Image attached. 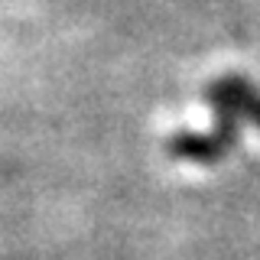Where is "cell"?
I'll return each instance as SVG.
<instances>
[{"label":"cell","instance_id":"obj_2","mask_svg":"<svg viewBox=\"0 0 260 260\" xmlns=\"http://www.w3.org/2000/svg\"><path fill=\"white\" fill-rule=\"evenodd\" d=\"M205 101L224 104L241 120H250L260 130V88L254 81H247V75H221L218 81H211L205 88Z\"/></svg>","mask_w":260,"mask_h":260},{"label":"cell","instance_id":"obj_1","mask_svg":"<svg viewBox=\"0 0 260 260\" xmlns=\"http://www.w3.org/2000/svg\"><path fill=\"white\" fill-rule=\"evenodd\" d=\"M215 108V127L211 130H176L166 140V153L182 162H199V166H215L228 156V150L241 143V117L224 104Z\"/></svg>","mask_w":260,"mask_h":260}]
</instances>
